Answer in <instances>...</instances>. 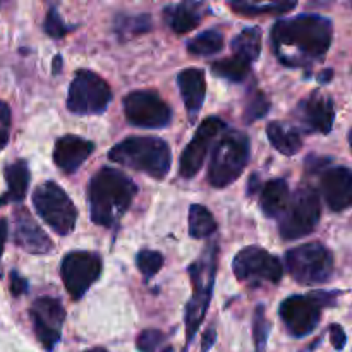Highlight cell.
<instances>
[{
  "mask_svg": "<svg viewBox=\"0 0 352 352\" xmlns=\"http://www.w3.org/2000/svg\"><path fill=\"white\" fill-rule=\"evenodd\" d=\"M332 23L318 14L282 19L272 28V47L289 67H308L322 60L332 45Z\"/></svg>",
  "mask_w": 352,
  "mask_h": 352,
  "instance_id": "obj_1",
  "label": "cell"
},
{
  "mask_svg": "<svg viewBox=\"0 0 352 352\" xmlns=\"http://www.w3.org/2000/svg\"><path fill=\"white\" fill-rule=\"evenodd\" d=\"M177 85L181 89L182 100H184L186 110H188L189 117L192 120L201 110L203 103H205L206 95V81H205V72L201 69L189 67L179 72L177 76Z\"/></svg>",
  "mask_w": 352,
  "mask_h": 352,
  "instance_id": "obj_20",
  "label": "cell"
},
{
  "mask_svg": "<svg viewBox=\"0 0 352 352\" xmlns=\"http://www.w3.org/2000/svg\"><path fill=\"white\" fill-rule=\"evenodd\" d=\"M3 175L7 181V191L0 196V205L7 203H21L26 198L30 188V167L26 160H16L3 168Z\"/></svg>",
  "mask_w": 352,
  "mask_h": 352,
  "instance_id": "obj_21",
  "label": "cell"
},
{
  "mask_svg": "<svg viewBox=\"0 0 352 352\" xmlns=\"http://www.w3.org/2000/svg\"><path fill=\"white\" fill-rule=\"evenodd\" d=\"M217 254L219 248L217 244L206 250L203 256L196 263L189 267V275L192 282V298L186 309V340L191 342L208 311L210 299H212L213 284H215L217 274Z\"/></svg>",
  "mask_w": 352,
  "mask_h": 352,
  "instance_id": "obj_4",
  "label": "cell"
},
{
  "mask_svg": "<svg viewBox=\"0 0 352 352\" xmlns=\"http://www.w3.org/2000/svg\"><path fill=\"white\" fill-rule=\"evenodd\" d=\"M126 119L133 126L160 129L170 124L172 110L155 91H133L124 98Z\"/></svg>",
  "mask_w": 352,
  "mask_h": 352,
  "instance_id": "obj_12",
  "label": "cell"
},
{
  "mask_svg": "<svg viewBox=\"0 0 352 352\" xmlns=\"http://www.w3.org/2000/svg\"><path fill=\"white\" fill-rule=\"evenodd\" d=\"M33 205L38 215L58 236H67L74 230L78 210L58 184L48 181L38 186L33 192Z\"/></svg>",
  "mask_w": 352,
  "mask_h": 352,
  "instance_id": "obj_6",
  "label": "cell"
},
{
  "mask_svg": "<svg viewBox=\"0 0 352 352\" xmlns=\"http://www.w3.org/2000/svg\"><path fill=\"white\" fill-rule=\"evenodd\" d=\"M138 188L126 174L103 167L89 182V210L96 226L112 227L133 203Z\"/></svg>",
  "mask_w": 352,
  "mask_h": 352,
  "instance_id": "obj_2",
  "label": "cell"
},
{
  "mask_svg": "<svg viewBox=\"0 0 352 352\" xmlns=\"http://www.w3.org/2000/svg\"><path fill=\"white\" fill-rule=\"evenodd\" d=\"M267 136L275 150L282 155H296L302 146V140L298 131L284 122H270L267 126Z\"/></svg>",
  "mask_w": 352,
  "mask_h": 352,
  "instance_id": "obj_24",
  "label": "cell"
},
{
  "mask_svg": "<svg viewBox=\"0 0 352 352\" xmlns=\"http://www.w3.org/2000/svg\"><path fill=\"white\" fill-rule=\"evenodd\" d=\"M291 192H289V186L284 179H274V181L267 182L265 188L261 189L260 195V206L263 213L270 219H282V215L287 210L289 203H291Z\"/></svg>",
  "mask_w": 352,
  "mask_h": 352,
  "instance_id": "obj_22",
  "label": "cell"
},
{
  "mask_svg": "<svg viewBox=\"0 0 352 352\" xmlns=\"http://www.w3.org/2000/svg\"><path fill=\"white\" fill-rule=\"evenodd\" d=\"M230 7L241 16H260V14H285L294 9L296 2H275V3H251V2H230Z\"/></svg>",
  "mask_w": 352,
  "mask_h": 352,
  "instance_id": "obj_29",
  "label": "cell"
},
{
  "mask_svg": "<svg viewBox=\"0 0 352 352\" xmlns=\"http://www.w3.org/2000/svg\"><path fill=\"white\" fill-rule=\"evenodd\" d=\"M201 3H177V6H172L165 9V17H167V23L170 24L172 30L177 34L189 33L191 30H195L199 23H201Z\"/></svg>",
  "mask_w": 352,
  "mask_h": 352,
  "instance_id": "obj_23",
  "label": "cell"
},
{
  "mask_svg": "<svg viewBox=\"0 0 352 352\" xmlns=\"http://www.w3.org/2000/svg\"><path fill=\"white\" fill-rule=\"evenodd\" d=\"M299 122L308 133L329 134L332 131L336 109L333 102L322 93H313L306 100H302L298 107Z\"/></svg>",
  "mask_w": 352,
  "mask_h": 352,
  "instance_id": "obj_16",
  "label": "cell"
},
{
  "mask_svg": "<svg viewBox=\"0 0 352 352\" xmlns=\"http://www.w3.org/2000/svg\"><path fill=\"white\" fill-rule=\"evenodd\" d=\"M223 48V34L217 30L205 31L192 38L188 45V50L195 55H213Z\"/></svg>",
  "mask_w": 352,
  "mask_h": 352,
  "instance_id": "obj_28",
  "label": "cell"
},
{
  "mask_svg": "<svg viewBox=\"0 0 352 352\" xmlns=\"http://www.w3.org/2000/svg\"><path fill=\"white\" fill-rule=\"evenodd\" d=\"M86 352H109V351H105V349H103V347H95V349H89V351H86Z\"/></svg>",
  "mask_w": 352,
  "mask_h": 352,
  "instance_id": "obj_43",
  "label": "cell"
},
{
  "mask_svg": "<svg viewBox=\"0 0 352 352\" xmlns=\"http://www.w3.org/2000/svg\"><path fill=\"white\" fill-rule=\"evenodd\" d=\"M43 30H45V33L48 34V36L62 38V36H65V34H67L69 31L72 30V28H69L67 24L62 21V17L58 16L57 9H55V7H52V9L48 10L47 17H45Z\"/></svg>",
  "mask_w": 352,
  "mask_h": 352,
  "instance_id": "obj_32",
  "label": "cell"
},
{
  "mask_svg": "<svg viewBox=\"0 0 352 352\" xmlns=\"http://www.w3.org/2000/svg\"><path fill=\"white\" fill-rule=\"evenodd\" d=\"M289 274L305 285L325 284L333 272V256L323 244L309 243L285 253Z\"/></svg>",
  "mask_w": 352,
  "mask_h": 352,
  "instance_id": "obj_7",
  "label": "cell"
},
{
  "mask_svg": "<svg viewBox=\"0 0 352 352\" xmlns=\"http://www.w3.org/2000/svg\"><path fill=\"white\" fill-rule=\"evenodd\" d=\"M322 215L320 198L309 186H302L292 195L291 203L280 219V234L284 239L294 241L305 237L316 229Z\"/></svg>",
  "mask_w": 352,
  "mask_h": 352,
  "instance_id": "obj_9",
  "label": "cell"
},
{
  "mask_svg": "<svg viewBox=\"0 0 352 352\" xmlns=\"http://www.w3.org/2000/svg\"><path fill=\"white\" fill-rule=\"evenodd\" d=\"M16 226H14V243L24 251L31 254H47L50 253L54 243L50 237L41 230L33 220V217L28 213V210L19 208L16 212Z\"/></svg>",
  "mask_w": 352,
  "mask_h": 352,
  "instance_id": "obj_18",
  "label": "cell"
},
{
  "mask_svg": "<svg viewBox=\"0 0 352 352\" xmlns=\"http://www.w3.org/2000/svg\"><path fill=\"white\" fill-rule=\"evenodd\" d=\"M322 195L332 212H344L352 206V170L332 167L323 172L320 181Z\"/></svg>",
  "mask_w": 352,
  "mask_h": 352,
  "instance_id": "obj_17",
  "label": "cell"
},
{
  "mask_svg": "<svg viewBox=\"0 0 352 352\" xmlns=\"http://www.w3.org/2000/svg\"><path fill=\"white\" fill-rule=\"evenodd\" d=\"M349 144H351V150H352V131L349 133Z\"/></svg>",
  "mask_w": 352,
  "mask_h": 352,
  "instance_id": "obj_44",
  "label": "cell"
},
{
  "mask_svg": "<svg viewBox=\"0 0 352 352\" xmlns=\"http://www.w3.org/2000/svg\"><path fill=\"white\" fill-rule=\"evenodd\" d=\"M136 265L141 274L146 275V277H153L164 267V256L160 253H157V251L143 250L138 253Z\"/></svg>",
  "mask_w": 352,
  "mask_h": 352,
  "instance_id": "obj_30",
  "label": "cell"
},
{
  "mask_svg": "<svg viewBox=\"0 0 352 352\" xmlns=\"http://www.w3.org/2000/svg\"><path fill=\"white\" fill-rule=\"evenodd\" d=\"M268 109H270V103H268V100L265 98L263 93H261V91L254 93V95L251 96L250 103H248V107H246L248 122H253V120L263 117L265 113L268 112Z\"/></svg>",
  "mask_w": 352,
  "mask_h": 352,
  "instance_id": "obj_33",
  "label": "cell"
},
{
  "mask_svg": "<svg viewBox=\"0 0 352 352\" xmlns=\"http://www.w3.org/2000/svg\"><path fill=\"white\" fill-rule=\"evenodd\" d=\"M151 28V19L146 16V14H140V16L126 17L120 16L117 19V31L120 33H126L129 31L131 34H138L141 31H148Z\"/></svg>",
  "mask_w": 352,
  "mask_h": 352,
  "instance_id": "obj_31",
  "label": "cell"
},
{
  "mask_svg": "<svg viewBox=\"0 0 352 352\" xmlns=\"http://www.w3.org/2000/svg\"><path fill=\"white\" fill-rule=\"evenodd\" d=\"M7 232H9V223H7L6 219H0V260H2L3 248H6Z\"/></svg>",
  "mask_w": 352,
  "mask_h": 352,
  "instance_id": "obj_38",
  "label": "cell"
},
{
  "mask_svg": "<svg viewBox=\"0 0 352 352\" xmlns=\"http://www.w3.org/2000/svg\"><path fill=\"white\" fill-rule=\"evenodd\" d=\"M109 158L116 164L164 179L172 165L170 148L165 141L150 136H131L110 150Z\"/></svg>",
  "mask_w": 352,
  "mask_h": 352,
  "instance_id": "obj_3",
  "label": "cell"
},
{
  "mask_svg": "<svg viewBox=\"0 0 352 352\" xmlns=\"http://www.w3.org/2000/svg\"><path fill=\"white\" fill-rule=\"evenodd\" d=\"M217 230V222L210 210L203 205H192L189 208V234L195 239H205Z\"/></svg>",
  "mask_w": 352,
  "mask_h": 352,
  "instance_id": "obj_26",
  "label": "cell"
},
{
  "mask_svg": "<svg viewBox=\"0 0 352 352\" xmlns=\"http://www.w3.org/2000/svg\"><path fill=\"white\" fill-rule=\"evenodd\" d=\"M33 329L38 340L47 351H54L60 340V330L65 322V309L58 299L40 298L30 309Z\"/></svg>",
  "mask_w": 352,
  "mask_h": 352,
  "instance_id": "obj_15",
  "label": "cell"
},
{
  "mask_svg": "<svg viewBox=\"0 0 352 352\" xmlns=\"http://www.w3.org/2000/svg\"><path fill=\"white\" fill-rule=\"evenodd\" d=\"M62 282L72 299H79L98 280L102 274V260L88 251H72L62 260Z\"/></svg>",
  "mask_w": 352,
  "mask_h": 352,
  "instance_id": "obj_13",
  "label": "cell"
},
{
  "mask_svg": "<svg viewBox=\"0 0 352 352\" xmlns=\"http://www.w3.org/2000/svg\"><path fill=\"white\" fill-rule=\"evenodd\" d=\"M10 292L16 298H19V296L28 292V280L24 277H21L17 272H10Z\"/></svg>",
  "mask_w": 352,
  "mask_h": 352,
  "instance_id": "obj_36",
  "label": "cell"
},
{
  "mask_svg": "<svg viewBox=\"0 0 352 352\" xmlns=\"http://www.w3.org/2000/svg\"><path fill=\"white\" fill-rule=\"evenodd\" d=\"M93 150H95V144L91 141L74 136V134H67V136L58 138L55 143L54 162L62 172L72 174L85 164Z\"/></svg>",
  "mask_w": 352,
  "mask_h": 352,
  "instance_id": "obj_19",
  "label": "cell"
},
{
  "mask_svg": "<svg viewBox=\"0 0 352 352\" xmlns=\"http://www.w3.org/2000/svg\"><path fill=\"white\" fill-rule=\"evenodd\" d=\"M330 78H332V71H327L325 74L320 76V79H322V81H327V79H330Z\"/></svg>",
  "mask_w": 352,
  "mask_h": 352,
  "instance_id": "obj_42",
  "label": "cell"
},
{
  "mask_svg": "<svg viewBox=\"0 0 352 352\" xmlns=\"http://www.w3.org/2000/svg\"><path fill=\"white\" fill-rule=\"evenodd\" d=\"M234 274L237 280L253 287L263 284H277L284 275L280 260L260 246L241 250L234 258Z\"/></svg>",
  "mask_w": 352,
  "mask_h": 352,
  "instance_id": "obj_10",
  "label": "cell"
},
{
  "mask_svg": "<svg viewBox=\"0 0 352 352\" xmlns=\"http://www.w3.org/2000/svg\"><path fill=\"white\" fill-rule=\"evenodd\" d=\"M250 138L241 131H229L213 151L208 181L213 188H227L237 181L250 162Z\"/></svg>",
  "mask_w": 352,
  "mask_h": 352,
  "instance_id": "obj_5",
  "label": "cell"
},
{
  "mask_svg": "<svg viewBox=\"0 0 352 352\" xmlns=\"http://www.w3.org/2000/svg\"><path fill=\"white\" fill-rule=\"evenodd\" d=\"M164 352H172V349H165Z\"/></svg>",
  "mask_w": 352,
  "mask_h": 352,
  "instance_id": "obj_45",
  "label": "cell"
},
{
  "mask_svg": "<svg viewBox=\"0 0 352 352\" xmlns=\"http://www.w3.org/2000/svg\"><path fill=\"white\" fill-rule=\"evenodd\" d=\"M112 102V89L105 79L88 69H79L69 86L67 109L78 116L102 113Z\"/></svg>",
  "mask_w": 352,
  "mask_h": 352,
  "instance_id": "obj_8",
  "label": "cell"
},
{
  "mask_svg": "<svg viewBox=\"0 0 352 352\" xmlns=\"http://www.w3.org/2000/svg\"><path fill=\"white\" fill-rule=\"evenodd\" d=\"M164 339L165 336L160 332V330H155V329L143 330V332L140 333V337H138V342H136L138 349L141 352H155Z\"/></svg>",
  "mask_w": 352,
  "mask_h": 352,
  "instance_id": "obj_34",
  "label": "cell"
},
{
  "mask_svg": "<svg viewBox=\"0 0 352 352\" xmlns=\"http://www.w3.org/2000/svg\"><path fill=\"white\" fill-rule=\"evenodd\" d=\"M256 189H260V179H258L256 174H253L250 179V188H248V191H250V195H254Z\"/></svg>",
  "mask_w": 352,
  "mask_h": 352,
  "instance_id": "obj_40",
  "label": "cell"
},
{
  "mask_svg": "<svg viewBox=\"0 0 352 352\" xmlns=\"http://www.w3.org/2000/svg\"><path fill=\"white\" fill-rule=\"evenodd\" d=\"M232 50L234 55L244 58L250 64H253L261 52V30L260 28H246L241 31L232 41Z\"/></svg>",
  "mask_w": 352,
  "mask_h": 352,
  "instance_id": "obj_25",
  "label": "cell"
},
{
  "mask_svg": "<svg viewBox=\"0 0 352 352\" xmlns=\"http://www.w3.org/2000/svg\"><path fill=\"white\" fill-rule=\"evenodd\" d=\"M215 342V330L210 329L208 333H206V337L203 339V352H206L212 347V344Z\"/></svg>",
  "mask_w": 352,
  "mask_h": 352,
  "instance_id": "obj_39",
  "label": "cell"
},
{
  "mask_svg": "<svg viewBox=\"0 0 352 352\" xmlns=\"http://www.w3.org/2000/svg\"><path fill=\"white\" fill-rule=\"evenodd\" d=\"M329 294L291 296L280 305V316L292 337H306L320 323L322 308L329 302Z\"/></svg>",
  "mask_w": 352,
  "mask_h": 352,
  "instance_id": "obj_11",
  "label": "cell"
},
{
  "mask_svg": "<svg viewBox=\"0 0 352 352\" xmlns=\"http://www.w3.org/2000/svg\"><path fill=\"white\" fill-rule=\"evenodd\" d=\"M212 69L217 76H220V78L229 79V81L232 82H241L248 78V74H250L251 64L248 60H244V58L234 55V57L213 62Z\"/></svg>",
  "mask_w": 352,
  "mask_h": 352,
  "instance_id": "obj_27",
  "label": "cell"
},
{
  "mask_svg": "<svg viewBox=\"0 0 352 352\" xmlns=\"http://www.w3.org/2000/svg\"><path fill=\"white\" fill-rule=\"evenodd\" d=\"M54 74H58V72H60V69H62V57L60 55H55V58H54Z\"/></svg>",
  "mask_w": 352,
  "mask_h": 352,
  "instance_id": "obj_41",
  "label": "cell"
},
{
  "mask_svg": "<svg viewBox=\"0 0 352 352\" xmlns=\"http://www.w3.org/2000/svg\"><path fill=\"white\" fill-rule=\"evenodd\" d=\"M10 124H12V116H10V107L6 102H0V151L9 143Z\"/></svg>",
  "mask_w": 352,
  "mask_h": 352,
  "instance_id": "obj_35",
  "label": "cell"
},
{
  "mask_svg": "<svg viewBox=\"0 0 352 352\" xmlns=\"http://www.w3.org/2000/svg\"><path fill=\"white\" fill-rule=\"evenodd\" d=\"M330 339H332L333 347H336L337 351H342L344 346H346V342H347L346 332H344V329L340 325L330 327Z\"/></svg>",
  "mask_w": 352,
  "mask_h": 352,
  "instance_id": "obj_37",
  "label": "cell"
},
{
  "mask_svg": "<svg viewBox=\"0 0 352 352\" xmlns=\"http://www.w3.org/2000/svg\"><path fill=\"white\" fill-rule=\"evenodd\" d=\"M223 129H226V124H223V120H220L219 117H208V119H205L199 124L195 138H192L191 143L184 148V151H182L181 155L179 172H181L182 177L191 179L201 170L213 141H215V138L219 136Z\"/></svg>",
  "mask_w": 352,
  "mask_h": 352,
  "instance_id": "obj_14",
  "label": "cell"
}]
</instances>
